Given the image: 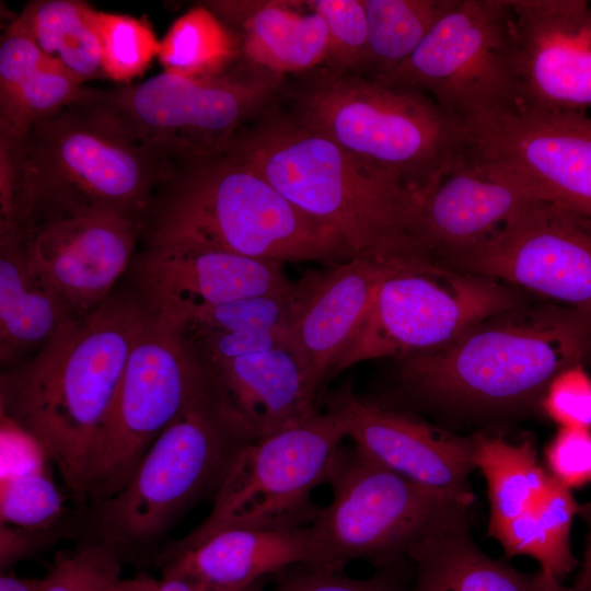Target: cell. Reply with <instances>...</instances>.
I'll list each match as a JSON object with an SVG mask.
<instances>
[{
  "instance_id": "1",
  "label": "cell",
  "mask_w": 591,
  "mask_h": 591,
  "mask_svg": "<svg viewBox=\"0 0 591 591\" xmlns=\"http://www.w3.org/2000/svg\"><path fill=\"white\" fill-rule=\"evenodd\" d=\"M152 317L130 289L65 323L28 360L3 370L1 416L51 461L85 511L91 455L130 351Z\"/></svg>"
},
{
  "instance_id": "2",
  "label": "cell",
  "mask_w": 591,
  "mask_h": 591,
  "mask_svg": "<svg viewBox=\"0 0 591 591\" xmlns=\"http://www.w3.org/2000/svg\"><path fill=\"white\" fill-rule=\"evenodd\" d=\"M591 358V315L529 299L448 346L395 359L396 393L415 406L494 416L540 406L552 380Z\"/></svg>"
},
{
  "instance_id": "3",
  "label": "cell",
  "mask_w": 591,
  "mask_h": 591,
  "mask_svg": "<svg viewBox=\"0 0 591 591\" xmlns=\"http://www.w3.org/2000/svg\"><path fill=\"white\" fill-rule=\"evenodd\" d=\"M225 153L333 230L352 257L417 255V196L288 113L267 108L235 135Z\"/></svg>"
},
{
  "instance_id": "4",
  "label": "cell",
  "mask_w": 591,
  "mask_h": 591,
  "mask_svg": "<svg viewBox=\"0 0 591 591\" xmlns=\"http://www.w3.org/2000/svg\"><path fill=\"white\" fill-rule=\"evenodd\" d=\"M141 240L279 264L352 257L333 230L225 152L163 163Z\"/></svg>"
},
{
  "instance_id": "5",
  "label": "cell",
  "mask_w": 591,
  "mask_h": 591,
  "mask_svg": "<svg viewBox=\"0 0 591 591\" xmlns=\"http://www.w3.org/2000/svg\"><path fill=\"white\" fill-rule=\"evenodd\" d=\"M21 230L86 215L143 227L163 163L84 86L81 96L15 137Z\"/></svg>"
},
{
  "instance_id": "6",
  "label": "cell",
  "mask_w": 591,
  "mask_h": 591,
  "mask_svg": "<svg viewBox=\"0 0 591 591\" xmlns=\"http://www.w3.org/2000/svg\"><path fill=\"white\" fill-rule=\"evenodd\" d=\"M302 74L288 114L417 197L474 147L466 121L421 91L324 66Z\"/></svg>"
},
{
  "instance_id": "7",
  "label": "cell",
  "mask_w": 591,
  "mask_h": 591,
  "mask_svg": "<svg viewBox=\"0 0 591 591\" xmlns=\"http://www.w3.org/2000/svg\"><path fill=\"white\" fill-rule=\"evenodd\" d=\"M242 445L202 395L161 432L120 491L88 506L79 541L105 544L124 565L155 567L170 532L216 496Z\"/></svg>"
},
{
  "instance_id": "8",
  "label": "cell",
  "mask_w": 591,
  "mask_h": 591,
  "mask_svg": "<svg viewBox=\"0 0 591 591\" xmlns=\"http://www.w3.org/2000/svg\"><path fill=\"white\" fill-rule=\"evenodd\" d=\"M326 483L332 502L309 525L315 564L336 570L354 559L386 566L443 529L470 519L465 495L433 490L385 467L355 444L339 448Z\"/></svg>"
},
{
  "instance_id": "9",
  "label": "cell",
  "mask_w": 591,
  "mask_h": 591,
  "mask_svg": "<svg viewBox=\"0 0 591 591\" xmlns=\"http://www.w3.org/2000/svg\"><path fill=\"white\" fill-rule=\"evenodd\" d=\"M345 437L344 417L326 407L301 424L240 447L209 514L183 537L169 541L155 568L221 531L310 525L320 509L312 493L326 483Z\"/></svg>"
},
{
  "instance_id": "10",
  "label": "cell",
  "mask_w": 591,
  "mask_h": 591,
  "mask_svg": "<svg viewBox=\"0 0 591 591\" xmlns=\"http://www.w3.org/2000/svg\"><path fill=\"white\" fill-rule=\"evenodd\" d=\"M282 77L239 62L211 79L161 72L140 83L96 90L129 134L162 163L223 153L270 107Z\"/></svg>"
},
{
  "instance_id": "11",
  "label": "cell",
  "mask_w": 591,
  "mask_h": 591,
  "mask_svg": "<svg viewBox=\"0 0 591 591\" xmlns=\"http://www.w3.org/2000/svg\"><path fill=\"white\" fill-rule=\"evenodd\" d=\"M525 293L483 275L407 258L380 283L328 380L364 360L441 349L484 318L528 300Z\"/></svg>"
},
{
  "instance_id": "12",
  "label": "cell",
  "mask_w": 591,
  "mask_h": 591,
  "mask_svg": "<svg viewBox=\"0 0 591 591\" xmlns=\"http://www.w3.org/2000/svg\"><path fill=\"white\" fill-rule=\"evenodd\" d=\"M202 395V370L181 328L152 313L96 439L88 506L120 491L161 432Z\"/></svg>"
},
{
  "instance_id": "13",
  "label": "cell",
  "mask_w": 591,
  "mask_h": 591,
  "mask_svg": "<svg viewBox=\"0 0 591 591\" xmlns=\"http://www.w3.org/2000/svg\"><path fill=\"white\" fill-rule=\"evenodd\" d=\"M511 24L510 1L459 0L408 59L376 81L421 91L464 121L515 111Z\"/></svg>"
},
{
  "instance_id": "14",
  "label": "cell",
  "mask_w": 591,
  "mask_h": 591,
  "mask_svg": "<svg viewBox=\"0 0 591 591\" xmlns=\"http://www.w3.org/2000/svg\"><path fill=\"white\" fill-rule=\"evenodd\" d=\"M453 268L591 315V217L532 200Z\"/></svg>"
},
{
  "instance_id": "15",
  "label": "cell",
  "mask_w": 591,
  "mask_h": 591,
  "mask_svg": "<svg viewBox=\"0 0 591 591\" xmlns=\"http://www.w3.org/2000/svg\"><path fill=\"white\" fill-rule=\"evenodd\" d=\"M474 151L510 171L543 199L591 217V116L510 111L466 121Z\"/></svg>"
},
{
  "instance_id": "16",
  "label": "cell",
  "mask_w": 591,
  "mask_h": 591,
  "mask_svg": "<svg viewBox=\"0 0 591 591\" xmlns=\"http://www.w3.org/2000/svg\"><path fill=\"white\" fill-rule=\"evenodd\" d=\"M511 48L517 109L591 108V3L515 0Z\"/></svg>"
},
{
  "instance_id": "17",
  "label": "cell",
  "mask_w": 591,
  "mask_h": 591,
  "mask_svg": "<svg viewBox=\"0 0 591 591\" xmlns=\"http://www.w3.org/2000/svg\"><path fill=\"white\" fill-rule=\"evenodd\" d=\"M535 199L543 198L530 185L472 149L417 197L413 211L417 252L453 268Z\"/></svg>"
},
{
  "instance_id": "18",
  "label": "cell",
  "mask_w": 591,
  "mask_h": 591,
  "mask_svg": "<svg viewBox=\"0 0 591 591\" xmlns=\"http://www.w3.org/2000/svg\"><path fill=\"white\" fill-rule=\"evenodd\" d=\"M128 271L131 290L177 326L197 306L283 293L296 285L282 264L172 241L144 243Z\"/></svg>"
},
{
  "instance_id": "19",
  "label": "cell",
  "mask_w": 591,
  "mask_h": 591,
  "mask_svg": "<svg viewBox=\"0 0 591 591\" xmlns=\"http://www.w3.org/2000/svg\"><path fill=\"white\" fill-rule=\"evenodd\" d=\"M326 407L341 414L347 437L385 467L427 488L470 494L476 470L472 437L439 428L382 399L358 395L350 383L329 394Z\"/></svg>"
},
{
  "instance_id": "20",
  "label": "cell",
  "mask_w": 591,
  "mask_h": 591,
  "mask_svg": "<svg viewBox=\"0 0 591 591\" xmlns=\"http://www.w3.org/2000/svg\"><path fill=\"white\" fill-rule=\"evenodd\" d=\"M200 367L209 406L242 444L301 424L317 413V392L288 349L264 350Z\"/></svg>"
},
{
  "instance_id": "21",
  "label": "cell",
  "mask_w": 591,
  "mask_h": 591,
  "mask_svg": "<svg viewBox=\"0 0 591 591\" xmlns=\"http://www.w3.org/2000/svg\"><path fill=\"white\" fill-rule=\"evenodd\" d=\"M22 231L33 260L78 318L112 294L132 262L142 227L120 216L86 215Z\"/></svg>"
},
{
  "instance_id": "22",
  "label": "cell",
  "mask_w": 591,
  "mask_h": 591,
  "mask_svg": "<svg viewBox=\"0 0 591 591\" xmlns=\"http://www.w3.org/2000/svg\"><path fill=\"white\" fill-rule=\"evenodd\" d=\"M407 258L356 256L318 273L291 331L294 354L317 393L361 326L380 283Z\"/></svg>"
},
{
  "instance_id": "23",
  "label": "cell",
  "mask_w": 591,
  "mask_h": 591,
  "mask_svg": "<svg viewBox=\"0 0 591 591\" xmlns=\"http://www.w3.org/2000/svg\"><path fill=\"white\" fill-rule=\"evenodd\" d=\"M209 8L234 34L240 61L279 77L324 65L328 33L305 1L217 0Z\"/></svg>"
},
{
  "instance_id": "24",
  "label": "cell",
  "mask_w": 591,
  "mask_h": 591,
  "mask_svg": "<svg viewBox=\"0 0 591 591\" xmlns=\"http://www.w3.org/2000/svg\"><path fill=\"white\" fill-rule=\"evenodd\" d=\"M315 564L309 525L289 531L230 529L161 568V577L189 580L213 591H245L270 573Z\"/></svg>"
},
{
  "instance_id": "25",
  "label": "cell",
  "mask_w": 591,
  "mask_h": 591,
  "mask_svg": "<svg viewBox=\"0 0 591 591\" xmlns=\"http://www.w3.org/2000/svg\"><path fill=\"white\" fill-rule=\"evenodd\" d=\"M76 318L33 260L25 233L0 228V362L4 370L33 357Z\"/></svg>"
},
{
  "instance_id": "26",
  "label": "cell",
  "mask_w": 591,
  "mask_h": 591,
  "mask_svg": "<svg viewBox=\"0 0 591 591\" xmlns=\"http://www.w3.org/2000/svg\"><path fill=\"white\" fill-rule=\"evenodd\" d=\"M470 519L427 538L408 558L415 564L412 591H573L538 570L520 571L485 554L473 541Z\"/></svg>"
},
{
  "instance_id": "27",
  "label": "cell",
  "mask_w": 591,
  "mask_h": 591,
  "mask_svg": "<svg viewBox=\"0 0 591 591\" xmlns=\"http://www.w3.org/2000/svg\"><path fill=\"white\" fill-rule=\"evenodd\" d=\"M84 86L9 24L0 43L1 134L23 136L33 124L77 101Z\"/></svg>"
},
{
  "instance_id": "28",
  "label": "cell",
  "mask_w": 591,
  "mask_h": 591,
  "mask_svg": "<svg viewBox=\"0 0 591 591\" xmlns=\"http://www.w3.org/2000/svg\"><path fill=\"white\" fill-rule=\"evenodd\" d=\"M93 10L79 0H35L11 22L81 84L105 78Z\"/></svg>"
},
{
  "instance_id": "29",
  "label": "cell",
  "mask_w": 591,
  "mask_h": 591,
  "mask_svg": "<svg viewBox=\"0 0 591 591\" xmlns=\"http://www.w3.org/2000/svg\"><path fill=\"white\" fill-rule=\"evenodd\" d=\"M579 510L571 489L552 476L545 493L528 511L489 536L500 543L506 556L534 558L547 580L561 584L579 566L570 545L572 520Z\"/></svg>"
},
{
  "instance_id": "30",
  "label": "cell",
  "mask_w": 591,
  "mask_h": 591,
  "mask_svg": "<svg viewBox=\"0 0 591 591\" xmlns=\"http://www.w3.org/2000/svg\"><path fill=\"white\" fill-rule=\"evenodd\" d=\"M472 437V460L487 483L489 536L528 511L545 493L552 475L538 463L531 440L511 443L485 431Z\"/></svg>"
},
{
  "instance_id": "31",
  "label": "cell",
  "mask_w": 591,
  "mask_h": 591,
  "mask_svg": "<svg viewBox=\"0 0 591 591\" xmlns=\"http://www.w3.org/2000/svg\"><path fill=\"white\" fill-rule=\"evenodd\" d=\"M459 0H363L367 47L359 74L382 79L417 49Z\"/></svg>"
},
{
  "instance_id": "32",
  "label": "cell",
  "mask_w": 591,
  "mask_h": 591,
  "mask_svg": "<svg viewBox=\"0 0 591 591\" xmlns=\"http://www.w3.org/2000/svg\"><path fill=\"white\" fill-rule=\"evenodd\" d=\"M158 59L165 72L211 79L233 68L240 51L234 34L202 3L173 22L160 40Z\"/></svg>"
},
{
  "instance_id": "33",
  "label": "cell",
  "mask_w": 591,
  "mask_h": 591,
  "mask_svg": "<svg viewBox=\"0 0 591 591\" xmlns=\"http://www.w3.org/2000/svg\"><path fill=\"white\" fill-rule=\"evenodd\" d=\"M320 271H311L283 293L241 298L193 309L182 331L217 333L290 332L312 293ZM292 335V333H291Z\"/></svg>"
},
{
  "instance_id": "34",
  "label": "cell",
  "mask_w": 591,
  "mask_h": 591,
  "mask_svg": "<svg viewBox=\"0 0 591 591\" xmlns=\"http://www.w3.org/2000/svg\"><path fill=\"white\" fill-rule=\"evenodd\" d=\"M93 23L106 79L130 84L158 58L160 40L144 20L94 9Z\"/></svg>"
},
{
  "instance_id": "35",
  "label": "cell",
  "mask_w": 591,
  "mask_h": 591,
  "mask_svg": "<svg viewBox=\"0 0 591 591\" xmlns=\"http://www.w3.org/2000/svg\"><path fill=\"white\" fill-rule=\"evenodd\" d=\"M43 463L1 474V522L24 528H49L72 517L65 506V497Z\"/></svg>"
},
{
  "instance_id": "36",
  "label": "cell",
  "mask_w": 591,
  "mask_h": 591,
  "mask_svg": "<svg viewBox=\"0 0 591 591\" xmlns=\"http://www.w3.org/2000/svg\"><path fill=\"white\" fill-rule=\"evenodd\" d=\"M123 563L105 544L79 541L59 553L42 579V591H117Z\"/></svg>"
},
{
  "instance_id": "37",
  "label": "cell",
  "mask_w": 591,
  "mask_h": 591,
  "mask_svg": "<svg viewBox=\"0 0 591 591\" xmlns=\"http://www.w3.org/2000/svg\"><path fill=\"white\" fill-rule=\"evenodd\" d=\"M325 22L328 49L324 67L339 73L359 74L367 47L363 0H308Z\"/></svg>"
},
{
  "instance_id": "38",
  "label": "cell",
  "mask_w": 591,
  "mask_h": 591,
  "mask_svg": "<svg viewBox=\"0 0 591 591\" xmlns=\"http://www.w3.org/2000/svg\"><path fill=\"white\" fill-rule=\"evenodd\" d=\"M540 408L559 427L591 429V376L584 364L558 373L549 383Z\"/></svg>"
},
{
  "instance_id": "39",
  "label": "cell",
  "mask_w": 591,
  "mask_h": 591,
  "mask_svg": "<svg viewBox=\"0 0 591 591\" xmlns=\"http://www.w3.org/2000/svg\"><path fill=\"white\" fill-rule=\"evenodd\" d=\"M549 474L569 489L591 482V429L559 427L545 449Z\"/></svg>"
},
{
  "instance_id": "40",
  "label": "cell",
  "mask_w": 591,
  "mask_h": 591,
  "mask_svg": "<svg viewBox=\"0 0 591 591\" xmlns=\"http://www.w3.org/2000/svg\"><path fill=\"white\" fill-rule=\"evenodd\" d=\"M0 523V568L3 572L62 538L71 536L80 538L84 529V512L49 528H24Z\"/></svg>"
},
{
  "instance_id": "41",
  "label": "cell",
  "mask_w": 591,
  "mask_h": 591,
  "mask_svg": "<svg viewBox=\"0 0 591 591\" xmlns=\"http://www.w3.org/2000/svg\"><path fill=\"white\" fill-rule=\"evenodd\" d=\"M316 564H300L280 572L275 591H398L384 577L354 580Z\"/></svg>"
},
{
  "instance_id": "42",
  "label": "cell",
  "mask_w": 591,
  "mask_h": 591,
  "mask_svg": "<svg viewBox=\"0 0 591 591\" xmlns=\"http://www.w3.org/2000/svg\"><path fill=\"white\" fill-rule=\"evenodd\" d=\"M117 591H213L186 579L161 577L155 579L147 572H140L134 578L121 579ZM245 591H259V583Z\"/></svg>"
},
{
  "instance_id": "43",
  "label": "cell",
  "mask_w": 591,
  "mask_h": 591,
  "mask_svg": "<svg viewBox=\"0 0 591 591\" xmlns=\"http://www.w3.org/2000/svg\"><path fill=\"white\" fill-rule=\"evenodd\" d=\"M0 591H42V579L25 578L13 571H3L0 576Z\"/></svg>"
},
{
  "instance_id": "44",
  "label": "cell",
  "mask_w": 591,
  "mask_h": 591,
  "mask_svg": "<svg viewBox=\"0 0 591 591\" xmlns=\"http://www.w3.org/2000/svg\"><path fill=\"white\" fill-rule=\"evenodd\" d=\"M588 591H591V583H590V587H589V590Z\"/></svg>"
}]
</instances>
